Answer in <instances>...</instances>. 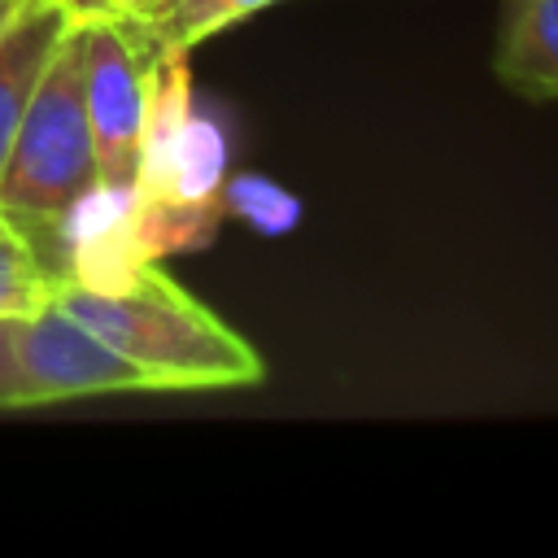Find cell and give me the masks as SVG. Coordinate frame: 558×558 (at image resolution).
Returning a JSON list of instances; mask_svg holds the SVG:
<instances>
[{
  "mask_svg": "<svg viewBox=\"0 0 558 558\" xmlns=\"http://www.w3.org/2000/svg\"><path fill=\"white\" fill-rule=\"evenodd\" d=\"M52 301L148 371L157 392L248 388L266 379L257 349L157 262H131L96 279L61 275L52 283Z\"/></svg>",
  "mask_w": 558,
  "mask_h": 558,
  "instance_id": "obj_1",
  "label": "cell"
},
{
  "mask_svg": "<svg viewBox=\"0 0 558 558\" xmlns=\"http://www.w3.org/2000/svg\"><path fill=\"white\" fill-rule=\"evenodd\" d=\"M96 201V157L83 109V31L65 26L39 70L0 170V209L35 240L52 275L70 270V227Z\"/></svg>",
  "mask_w": 558,
  "mask_h": 558,
  "instance_id": "obj_2",
  "label": "cell"
},
{
  "mask_svg": "<svg viewBox=\"0 0 558 558\" xmlns=\"http://www.w3.org/2000/svg\"><path fill=\"white\" fill-rule=\"evenodd\" d=\"M83 31V109L96 157V201H131L148 118V65L113 17Z\"/></svg>",
  "mask_w": 558,
  "mask_h": 558,
  "instance_id": "obj_3",
  "label": "cell"
},
{
  "mask_svg": "<svg viewBox=\"0 0 558 558\" xmlns=\"http://www.w3.org/2000/svg\"><path fill=\"white\" fill-rule=\"evenodd\" d=\"M13 357L22 375V410L83 401V397H126L157 392L153 375L70 318L52 296L22 314L13 327Z\"/></svg>",
  "mask_w": 558,
  "mask_h": 558,
  "instance_id": "obj_4",
  "label": "cell"
},
{
  "mask_svg": "<svg viewBox=\"0 0 558 558\" xmlns=\"http://www.w3.org/2000/svg\"><path fill=\"white\" fill-rule=\"evenodd\" d=\"M493 74L523 100H558V0H506Z\"/></svg>",
  "mask_w": 558,
  "mask_h": 558,
  "instance_id": "obj_5",
  "label": "cell"
},
{
  "mask_svg": "<svg viewBox=\"0 0 558 558\" xmlns=\"http://www.w3.org/2000/svg\"><path fill=\"white\" fill-rule=\"evenodd\" d=\"M65 26H70V17L52 0H31L22 9V17L0 39V170H4L9 144L17 135L26 96L39 78V70L48 65L57 39L65 35Z\"/></svg>",
  "mask_w": 558,
  "mask_h": 558,
  "instance_id": "obj_6",
  "label": "cell"
},
{
  "mask_svg": "<svg viewBox=\"0 0 558 558\" xmlns=\"http://www.w3.org/2000/svg\"><path fill=\"white\" fill-rule=\"evenodd\" d=\"M279 0H170L161 13L144 17V22H118L131 39V48L140 52V61H157L166 52H192L196 44H205L209 35L270 9Z\"/></svg>",
  "mask_w": 558,
  "mask_h": 558,
  "instance_id": "obj_7",
  "label": "cell"
},
{
  "mask_svg": "<svg viewBox=\"0 0 558 558\" xmlns=\"http://www.w3.org/2000/svg\"><path fill=\"white\" fill-rule=\"evenodd\" d=\"M52 266L35 240L0 209V318H22L52 296Z\"/></svg>",
  "mask_w": 558,
  "mask_h": 558,
  "instance_id": "obj_8",
  "label": "cell"
},
{
  "mask_svg": "<svg viewBox=\"0 0 558 558\" xmlns=\"http://www.w3.org/2000/svg\"><path fill=\"white\" fill-rule=\"evenodd\" d=\"M222 205L235 209V214H244L253 227H262L270 235L275 231H288L296 222V214H301L296 196H288L279 183L257 179V174H244L235 183H222Z\"/></svg>",
  "mask_w": 558,
  "mask_h": 558,
  "instance_id": "obj_9",
  "label": "cell"
},
{
  "mask_svg": "<svg viewBox=\"0 0 558 558\" xmlns=\"http://www.w3.org/2000/svg\"><path fill=\"white\" fill-rule=\"evenodd\" d=\"M13 327L17 318H0V410H22V375L13 357Z\"/></svg>",
  "mask_w": 558,
  "mask_h": 558,
  "instance_id": "obj_10",
  "label": "cell"
},
{
  "mask_svg": "<svg viewBox=\"0 0 558 558\" xmlns=\"http://www.w3.org/2000/svg\"><path fill=\"white\" fill-rule=\"evenodd\" d=\"M70 22H100V17H113V4L118 0H52Z\"/></svg>",
  "mask_w": 558,
  "mask_h": 558,
  "instance_id": "obj_11",
  "label": "cell"
},
{
  "mask_svg": "<svg viewBox=\"0 0 558 558\" xmlns=\"http://www.w3.org/2000/svg\"><path fill=\"white\" fill-rule=\"evenodd\" d=\"M170 0H118L113 4V17L118 22H144V17H153V13H161Z\"/></svg>",
  "mask_w": 558,
  "mask_h": 558,
  "instance_id": "obj_12",
  "label": "cell"
},
{
  "mask_svg": "<svg viewBox=\"0 0 558 558\" xmlns=\"http://www.w3.org/2000/svg\"><path fill=\"white\" fill-rule=\"evenodd\" d=\"M26 4H31V0H0V39H4V31L22 17V9H26Z\"/></svg>",
  "mask_w": 558,
  "mask_h": 558,
  "instance_id": "obj_13",
  "label": "cell"
}]
</instances>
